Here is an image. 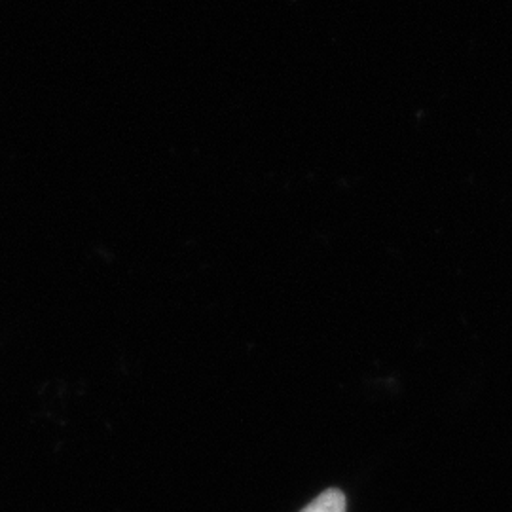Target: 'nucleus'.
<instances>
[{
    "instance_id": "obj_1",
    "label": "nucleus",
    "mask_w": 512,
    "mask_h": 512,
    "mask_svg": "<svg viewBox=\"0 0 512 512\" xmlns=\"http://www.w3.org/2000/svg\"><path fill=\"white\" fill-rule=\"evenodd\" d=\"M346 507H348L346 495L340 490L330 488L319 497H315L310 505L300 512H346Z\"/></svg>"
}]
</instances>
